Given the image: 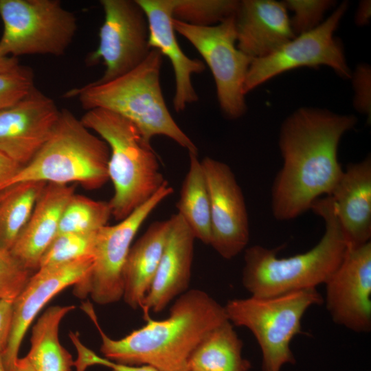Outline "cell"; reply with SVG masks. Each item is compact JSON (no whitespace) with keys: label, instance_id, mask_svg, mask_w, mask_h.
<instances>
[{"label":"cell","instance_id":"cell-22","mask_svg":"<svg viewBox=\"0 0 371 371\" xmlns=\"http://www.w3.org/2000/svg\"><path fill=\"white\" fill-rule=\"evenodd\" d=\"M170 226V218L152 223L131 246L123 269V297L133 309L141 308L158 268Z\"/></svg>","mask_w":371,"mask_h":371},{"label":"cell","instance_id":"cell-7","mask_svg":"<svg viewBox=\"0 0 371 371\" xmlns=\"http://www.w3.org/2000/svg\"><path fill=\"white\" fill-rule=\"evenodd\" d=\"M317 289L269 297L234 299L224 306L228 320L249 329L259 344L262 371H280L295 363L290 348L293 337L302 333L301 321L306 310L322 304Z\"/></svg>","mask_w":371,"mask_h":371},{"label":"cell","instance_id":"cell-2","mask_svg":"<svg viewBox=\"0 0 371 371\" xmlns=\"http://www.w3.org/2000/svg\"><path fill=\"white\" fill-rule=\"evenodd\" d=\"M82 309L98 328L104 357L127 366L148 365L159 371H189L190 358L202 340L228 320L223 306L206 292L192 289L179 295L162 320L146 324L124 338L113 339L101 329L90 304Z\"/></svg>","mask_w":371,"mask_h":371},{"label":"cell","instance_id":"cell-14","mask_svg":"<svg viewBox=\"0 0 371 371\" xmlns=\"http://www.w3.org/2000/svg\"><path fill=\"white\" fill-rule=\"evenodd\" d=\"M326 306L333 322L357 333L371 329V241L348 247L325 283Z\"/></svg>","mask_w":371,"mask_h":371},{"label":"cell","instance_id":"cell-28","mask_svg":"<svg viewBox=\"0 0 371 371\" xmlns=\"http://www.w3.org/2000/svg\"><path fill=\"white\" fill-rule=\"evenodd\" d=\"M239 1L175 0L172 19L196 26H212L234 15Z\"/></svg>","mask_w":371,"mask_h":371},{"label":"cell","instance_id":"cell-35","mask_svg":"<svg viewBox=\"0 0 371 371\" xmlns=\"http://www.w3.org/2000/svg\"><path fill=\"white\" fill-rule=\"evenodd\" d=\"M23 167L0 152V192L8 188L10 181Z\"/></svg>","mask_w":371,"mask_h":371},{"label":"cell","instance_id":"cell-5","mask_svg":"<svg viewBox=\"0 0 371 371\" xmlns=\"http://www.w3.org/2000/svg\"><path fill=\"white\" fill-rule=\"evenodd\" d=\"M108 144V173L114 194L111 215L121 221L146 202L166 182L158 156L150 142L129 120L113 111L95 108L80 119Z\"/></svg>","mask_w":371,"mask_h":371},{"label":"cell","instance_id":"cell-34","mask_svg":"<svg viewBox=\"0 0 371 371\" xmlns=\"http://www.w3.org/2000/svg\"><path fill=\"white\" fill-rule=\"evenodd\" d=\"M13 298L0 299V353L8 346L13 318Z\"/></svg>","mask_w":371,"mask_h":371},{"label":"cell","instance_id":"cell-1","mask_svg":"<svg viewBox=\"0 0 371 371\" xmlns=\"http://www.w3.org/2000/svg\"><path fill=\"white\" fill-rule=\"evenodd\" d=\"M357 122L352 115L313 107L298 109L284 121L279 135L283 165L271 190L276 219L295 218L321 196L330 195L344 171L339 142Z\"/></svg>","mask_w":371,"mask_h":371},{"label":"cell","instance_id":"cell-4","mask_svg":"<svg viewBox=\"0 0 371 371\" xmlns=\"http://www.w3.org/2000/svg\"><path fill=\"white\" fill-rule=\"evenodd\" d=\"M162 55L152 49L146 59L133 70L112 80L93 82L67 91L65 97H77L87 111L102 108L132 122L143 136L170 138L188 153L197 147L177 125L166 104L160 83Z\"/></svg>","mask_w":371,"mask_h":371},{"label":"cell","instance_id":"cell-16","mask_svg":"<svg viewBox=\"0 0 371 371\" xmlns=\"http://www.w3.org/2000/svg\"><path fill=\"white\" fill-rule=\"evenodd\" d=\"M92 256L41 267L32 274L13 303L12 324L8 346L2 354L6 371H13L19 348L30 325L41 308L57 293L80 282L91 270Z\"/></svg>","mask_w":371,"mask_h":371},{"label":"cell","instance_id":"cell-29","mask_svg":"<svg viewBox=\"0 0 371 371\" xmlns=\"http://www.w3.org/2000/svg\"><path fill=\"white\" fill-rule=\"evenodd\" d=\"M98 231L57 234L42 256L38 269L93 257Z\"/></svg>","mask_w":371,"mask_h":371},{"label":"cell","instance_id":"cell-24","mask_svg":"<svg viewBox=\"0 0 371 371\" xmlns=\"http://www.w3.org/2000/svg\"><path fill=\"white\" fill-rule=\"evenodd\" d=\"M243 346L233 324L227 320L213 329L198 345L190 358L189 369L249 371L251 363L242 356Z\"/></svg>","mask_w":371,"mask_h":371},{"label":"cell","instance_id":"cell-23","mask_svg":"<svg viewBox=\"0 0 371 371\" xmlns=\"http://www.w3.org/2000/svg\"><path fill=\"white\" fill-rule=\"evenodd\" d=\"M76 308L74 305L47 308L34 325L31 348L25 356L35 371H71V355L59 341L62 319Z\"/></svg>","mask_w":371,"mask_h":371},{"label":"cell","instance_id":"cell-21","mask_svg":"<svg viewBox=\"0 0 371 371\" xmlns=\"http://www.w3.org/2000/svg\"><path fill=\"white\" fill-rule=\"evenodd\" d=\"M349 247L371 238V158L349 164L330 195Z\"/></svg>","mask_w":371,"mask_h":371},{"label":"cell","instance_id":"cell-37","mask_svg":"<svg viewBox=\"0 0 371 371\" xmlns=\"http://www.w3.org/2000/svg\"><path fill=\"white\" fill-rule=\"evenodd\" d=\"M371 16V2L368 0L361 1L355 13V21L358 25L368 23Z\"/></svg>","mask_w":371,"mask_h":371},{"label":"cell","instance_id":"cell-13","mask_svg":"<svg viewBox=\"0 0 371 371\" xmlns=\"http://www.w3.org/2000/svg\"><path fill=\"white\" fill-rule=\"evenodd\" d=\"M201 164L210 203V245L225 259H232L247 247L249 219L245 199L228 165L210 157Z\"/></svg>","mask_w":371,"mask_h":371},{"label":"cell","instance_id":"cell-40","mask_svg":"<svg viewBox=\"0 0 371 371\" xmlns=\"http://www.w3.org/2000/svg\"><path fill=\"white\" fill-rule=\"evenodd\" d=\"M0 371H6V369L5 368L3 361L2 353H0Z\"/></svg>","mask_w":371,"mask_h":371},{"label":"cell","instance_id":"cell-18","mask_svg":"<svg viewBox=\"0 0 371 371\" xmlns=\"http://www.w3.org/2000/svg\"><path fill=\"white\" fill-rule=\"evenodd\" d=\"M234 19L237 47L253 59L271 54L295 36L282 2L239 1Z\"/></svg>","mask_w":371,"mask_h":371},{"label":"cell","instance_id":"cell-10","mask_svg":"<svg viewBox=\"0 0 371 371\" xmlns=\"http://www.w3.org/2000/svg\"><path fill=\"white\" fill-rule=\"evenodd\" d=\"M172 25L209 67L223 113L230 119L241 117L247 109L244 84L253 58L237 47L234 15L212 26H196L174 19Z\"/></svg>","mask_w":371,"mask_h":371},{"label":"cell","instance_id":"cell-38","mask_svg":"<svg viewBox=\"0 0 371 371\" xmlns=\"http://www.w3.org/2000/svg\"><path fill=\"white\" fill-rule=\"evenodd\" d=\"M22 68L16 58L0 54V74L16 72Z\"/></svg>","mask_w":371,"mask_h":371},{"label":"cell","instance_id":"cell-19","mask_svg":"<svg viewBox=\"0 0 371 371\" xmlns=\"http://www.w3.org/2000/svg\"><path fill=\"white\" fill-rule=\"evenodd\" d=\"M144 10L149 27V45L166 56L172 66L175 89L173 107L177 112L198 101L192 76L203 72L205 66L196 58H190L181 49L172 25L175 0H137Z\"/></svg>","mask_w":371,"mask_h":371},{"label":"cell","instance_id":"cell-30","mask_svg":"<svg viewBox=\"0 0 371 371\" xmlns=\"http://www.w3.org/2000/svg\"><path fill=\"white\" fill-rule=\"evenodd\" d=\"M282 3L293 13L290 21L295 36L318 26L324 14L335 4L329 0H286Z\"/></svg>","mask_w":371,"mask_h":371},{"label":"cell","instance_id":"cell-31","mask_svg":"<svg viewBox=\"0 0 371 371\" xmlns=\"http://www.w3.org/2000/svg\"><path fill=\"white\" fill-rule=\"evenodd\" d=\"M32 272L9 250L0 247V299H15L27 284Z\"/></svg>","mask_w":371,"mask_h":371},{"label":"cell","instance_id":"cell-33","mask_svg":"<svg viewBox=\"0 0 371 371\" xmlns=\"http://www.w3.org/2000/svg\"><path fill=\"white\" fill-rule=\"evenodd\" d=\"M355 91V109L370 120L371 115V69L368 64L357 66L351 74Z\"/></svg>","mask_w":371,"mask_h":371},{"label":"cell","instance_id":"cell-11","mask_svg":"<svg viewBox=\"0 0 371 371\" xmlns=\"http://www.w3.org/2000/svg\"><path fill=\"white\" fill-rule=\"evenodd\" d=\"M347 9L348 3H341L314 29L295 36L269 56L253 59L244 84L245 95L278 75L302 67L325 65L340 77L350 78L343 47L334 36Z\"/></svg>","mask_w":371,"mask_h":371},{"label":"cell","instance_id":"cell-6","mask_svg":"<svg viewBox=\"0 0 371 371\" xmlns=\"http://www.w3.org/2000/svg\"><path fill=\"white\" fill-rule=\"evenodd\" d=\"M109 157L108 144L91 133L69 110L63 109L50 138L8 188L36 181L59 184L77 182L87 189H97L109 179Z\"/></svg>","mask_w":371,"mask_h":371},{"label":"cell","instance_id":"cell-42","mask_svg":"<svg viewBox=\"0 0 371 371\" xmlns=\"http://www.w3.org/2000/svg\"><path fill=\"white\" fill-rule=\"evenodd\" d=\"M190 371H202V370L192 369V370H190Z\"/></svg>","mask_w":371,"mask_h":371},{"label":"cell","instance_id":"cell-15","mask_svg":"<svg viewBox=\"0 0 371 371\" xmlns=\"http://www.w3.org/2000/svg\"><path fill=\"white\" fill-rule=\"evenodd\" d=\"M60 114L54 101L34 87L0 111V152L25 166L50 138Z\"/></svg>","mask_w":371,"mask_h":371},{"label":"cell","instance_id":"cell-17","mask_svg":"<svg viewBox=\"0 0 371 371\" xmlns=\"http://www.w3.org/2000/svg\"><path fill=\"white\" fill-rule=\"evenodd\" d=\"M169 218L170 226L166 243L141 308L145 320L150 317V311L159 313L172 300L187 291L190 281L196 238L177 213Z\"/></svg>","mask_w":371,"mask_h":371},{"label":"cell","instance_id":"cell-9","mask_svg":"<svg viewBox=\"0 0 371 371\" xmlns=\"http://www.w3.org/2000/svg\"><path fill=\"white\" fill-rule=\"evenodd\" d=\"M173 188L168 181L146 202L114 225H105L97 233L90 271L74 285V294L90 296L98 304L118 302L123 297V269L131 243L143 223Z\"/></svg>","mask_w":371,"mask_h":371},{"label":"cell","instance_id":"cell-41","mask_svg":"<svg viewBox=\"0 0 371 371\" xmlns=\"http://www.w3.org/2000/svg\"><path fill=\"white\" fill-rule=\"evenodd\" d=\"M7 189L8 188H6L5 190H2V191L0 192V202L4 198V196H5L6 192H7Z\"/></svg>","mask_w":371,"mask_h":371},{"label":"cell","instance_id":"cell-36","mask_svg":"<svg viewBox=\"0 0 371 371\" xmlns=\"http://www.w3.org/2000/svg\"><path fill=\"white\" fill-rule=\"evenodd\" d=\"M102 366L111 368L112 371H159L155 368L148 365L137 366H127L114 363L106 358L103 359Z\"/></svg>","mask_w":371,"mask_h":371},{"label":"cell","instance_id":"cell-26","mask_svg":"<svg viewBox=\"0 0 371 371\" xmlns=\"http://www.w3.org/2000/svg\"><path fill=\"white\" fill-rule=\"evenodd\" d=\"M47 183L30 181L7 189L0 202V247L10 250Z\"/></svg>","mask_w":371,"mask_h":371},{"label":"cell","instance_id":"cell-12","mask_svg":"<svg viewBox=\"0 0 371 371\" xmlns=\"http://www.w3.org/2000/svg\"><path fill=\"white\" fill-rule=\"evenodd\" d=\"M104 21L99 32V45L87 63L102 60L105 71L95 83L118 78L141 64L152 49L146 14L137 0H101Z\"/></svg>","mask_w":371,"mask_h":371},{"label":"cell","instance_id":"cell-8","mask_svg":"<svg viewBox=\"0 0 371 371\" xmlns=\"http://www.w3.org/2000/svg\"><path fill=\"white\" fill-rule=\"evenodd\" d=\"M0 54L63 55L77 30L74 14L58 0H0Z\"/></svg>","mask_w":371,"mask_h":371},{"label":"cell","instance_id":"cell-20","mask_svg":"<svg viewBox=\"0 0 371 371\" xmlns=\"http://www.w3.org/2000/svg\"><path fill=\"white\" fill-rule=\"evenodd\" d=\"M74 194V186L46 183L10 250L26 269L31 271L38 269L42 256L57 235L64 209Z\"/></svg>","mask_w":371,"mask_h":371},{"label":"cell","instance_id":"cell-32","mask_svg":"<svg viewBox=\"0 0 371 371\" xmlns=\"http://www.w3.org/2000/svg\"><path fill=\"white\" fill-rule=\"evenodd\" d=\"M34 87L30 69L0 74V111L24 98Z\"/></svg>","mask_w":371,"mask_h":371},{"label":"cell","instance_id":"cell-39","mask_svg":"<svg viewBox=\"0 0 371 371\" xmlns=\"http://www.w3.org/2000/svg\"><path fill=\"white\" fill-rule=\"evenodd\" d=\"M13 371H35L26 357L18 358Z\"/></svg>","mask_w":371,"mask_h":371},{"label":"cell","instance_id":"cell-3","mask_svg":"<svg viewBox=\"0 0 371 371\" xmlns=\"http://www.w3.org/2000/svg\"><path fill=\"white\" fill-rule=\"evenodd\" d=\"M311 209L325 223V232L311 249L278 258V249L254 245L245 250L242 282L251 296L269 297L325 284L340 265L348 243L330 196L319 198Z\"/></svg>","mask_w":371,"mask_h":371},{"label":"cell","instance_id":"cell-27","mask_svg":"<svg viewBox=\"0 0 371 371\" xmlns=\"http://www.w3.org/2000/svg\"><path fill=\"white\" fill-rule=\"evenodd\" d=\"M111 216L109 202L74 194L62 214L57 234L96 232L107 225Z\"/></svg>","mask_w":371,"mask_h":371},{"label":"cell","instance_id":"cell-25","mask_svg":"<svg viewBox=\"0 0 371 371\" xmlns=\"http://www.w3.org/2000/svg\"><path fill=\"white\" fill-rule=\"evenodd\" d=\"M189 169L183 182L177 214L205 245L211 242L210 203L207 184L198 153H188Z\"/></svg>","mask_w":371,"mask_h":371}]
</instances>
